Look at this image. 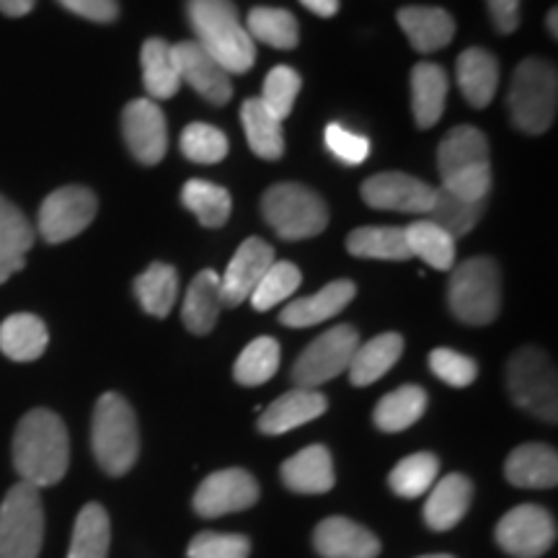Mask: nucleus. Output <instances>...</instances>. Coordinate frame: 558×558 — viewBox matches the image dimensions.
Returning a JSON list of instances; mask_svg holds the SVG:
<instances>
[{
    "mask_svg": "<svg viewBox=\"0 0 558 558\" xmlns=\"http://www.w3.org/2000/svg\"><path fill=\"white\" fill-rule=\"evenodd\" d=\"M70 442L62 418L50 409H34L13 435V465L24 484L54 486L68 473Z\"/></svg>",
    "mask_w": 558,
    "mask_h": 558,
    "instance_id": "f257e3e1",
    "label": "nucleus"
},
{
    "mask_svg": "<svg viewBox=\"0 0 558 558\" xmlns=\"http://www.w3.org/2000/svg\"><path fill=\"white\" fill-rule=\"evenodd\" d=\"M186 16L197 34V45L205 47L226 73L241 75L254 68V39L241 26L233 0H186Z\"/></svg>",
    "mask_w": 558,
    "mask_h": 558,
    "instance_id": "f03ea898",
    "label": "nucleus"
},
{
    "mask_svg": "<svg viewBox=\"0 0 558 558\" xmlns=\"http://www.w3.org/2000/svg\"><path fill=\"white\" fill-rule=\"evenodd\" d=\"M437 169L442 177V190L456 197L484 202L492 192V160L484 132L471 124L450 130L439 143Z\"/></svg>",
    "mask_w": 558,
    "mask_h": 558,
    "instance_id": "7ed1b4c3",
    "label": "nucleus"
},
{
    "mask_svg": "<svg viewBox=\"0 0 558 558\" xmlns=\"http://www.w3.org/2000/svg\"><path fill=\"white\" fill-rule=\"evenodd\" d=\"M90 448L109 476H124L140 456L137 416L120 393H104L90 418Z\"/></svg>",
    "mask_w": 558,
    "mask_h": 558,
    "instance_id": "20e7f679",
    "label": "nucleus"
},
{
    "mask_svg": "<svg viewBox=\"0 0 558 558\" xmlns=\"http://www.w3.org/2000/svg\"><path fill=\"white\" fill-rule=\"evenodd\" d=\"M509 117L514 128L527 135H543L556 120L558 107V75L546 60L527 58L512 75L507 96Z\"/></svg>",
    "mask_w": 558,
    "mask_h": 558,
    "instance_id": "39448f33",
    "label": "nucleus"
},
{
    "mask_svg": "<svg viewBox=\"0 0 558 558\" xmlns=\"http://www.w3.org/2000/svg\"><path fill=\"white\" fill-rule=\"evenodd\" d=\"M448 308L460 324L488 326L501 311V269L488 256H473L452 269Z\"/></svg>",
    "mask_w": 558,
    "mask_h": 558,
    "instance_id": "423d86ee",
    "label": "nucleus"
},
{
    "mask_svg": "<svg viewBox=\"0 0 558 558\" xmlns=\"http://www.w3.org/2000/svg\"><path fill=\"white\" fill-rule=\"evenodd\" d=\"M262 215L282 241H305L324 233L329 226V209L316 192L303 184H275L264 192Z\"/></svg>",
    "mask_w": 558,
    "mask_h": 558,
    "instance_id": "0eeeda50",
    "label": "nucleus"
},
{
    "mask_svg": "<svg viewBox=\"0 0 558 558\" xmlns=\"http://www.w3.org/2000/svg\"><path fill=\"white\" fill-rule=\"evenodd\" d=\"M507 390L522 411L556 424L558 380L556 365L538 347H522L507 362Z\"/></svg>",
    "mask_w": 558,
    "mask_h": 558,
    "instance_id": "6e6552de",
    "label": "nucleus"
},
{
    "mask_svg": "<svg viewBox=\"0 0 558 558\" xmlns=\"http://www.w3.org/2000/svg\"><path fill=\"white\" fill-rule=\"evenodd\" d=\"M45 541L39 488L16 484L0 505V558H37Z\"/></svg>",
    "mask_w": 558,
    "mask_h": 558,
    "instance_id": "1a4fd4ad",
    "label": "nucleus"
},
{
    "mask_svg": "<svg viewBox=\"0 0 558 558\" xmlns=\"http://www.w3.org/2000/svg\"><path fill=\"white\" fill-rule=\"evenodd\" d=\"M360 344V333L354 326H333V329L324 331L303 349V354L295 360V367H292V380H295L298 388L316 390L324 383L337 378V375L347 373L354 349Z\"/></svg>",
    "mask_w": 558,
    "mask_h": 558,
    "instance_id": "9d476101",
    "label": "nucleus"
},
{
    "mask_svg": "<svg viewBox=\"0 0 558 558\" xmlns=\"http://www.w3.org/2000/svg\"><path fill=\"white\" fill-rule=\"evenodd\" d=\"M497 543L514 558H541L556 543V520L538 505H520L509 509L497 525Z\"/></svg>",
    "mask_w": 558,
    "mask_h": 558,
    "instance_id": "9b49d317",
    "label": "nucleus"
},
{
    "mask_svg": "<svg viewBox=\"0 0 558 558\" xmlns=\"http://www.w3.org/2000/svg\"><path fill=\"white\" fill-rule=\"evenodd\" d=\"M96 194L86 186H62L41 202L37 230L47 243H65L83 233L96 218Z\"/></svg>",
    "mask_w": 558,
    "mask_h": 558,
    "instance_id": "f8f14e48",
    "label": "nucleus"
},
{
    "mask_svg": "<svg viewBox=\"0 0 558 558\" xmlns=\"http://www.w3.org/2000/svg\"><path fill=\"white\" fill-rule=\"evenodd\" d=\"M259 484L246 469L215 471L194 492V512L199 518H222L230 512H243L259 501Z\"/></svg>",
    "mask_w": 558,
    "mask_h": 558,
    "instance_id": "ddd939ff",
    "label": "nucleus"
},
{
    "mask_svg": "<svg viewBox=\"0 0 558 558\" xmlns=\"http://www.w3.org/2000/svg\"><path fill=\"white\" fill-rule=\"evenodd\" d=\"M122 135L135 160L156 166L169 150V124L153 99H135L122 111Z\"/></svg>",
    "mask_w": 558,
    "mask_h": 558,
    "instance_id": "4468645a",
    "label": "nucleus"
},
{
    "mask_svg": "<svg viewBox=\"0 0 558 558\" xmlns=\"http://www.w3.org/2000/svg\"><path fill=\"white\" fill-rule=\"evenodd\" d=\"M360 194L369 207L393 209V213L427 215L435 205V186L399 171L375 173L362 184Z\"/></svg>",
    "mask_w": 558,
    "mask_h": 558,
    "instance_id": "2eb2a0df",
    "label": "nucleus"
},
{
    "mask_svg": "<svg viewBox=\"0 0 558 558\" xmlns=\"http://www.w3.org/2000/svg\"><path fill=\"white\" fill-rule=\"evenodd\" d=\"M171 54L173 62H177L181 83H190L209 104L222 107V104L230 101V96H233L230 73L218 65V60L205 47L197 45V41H179V45H171Z\"/></svg>",
    "mask_w": 558,
    "mask_h": 558,
    "instance_id": "dca6fc26",
    "label": "nucleus"
},
{
    "mask_svg": "<svg viewBox=\"0 0 558 558\" xmlns=\"http://www.w3.org/2000/svg\"><path fill=\"white\" fill-rule=\"evenodd\" d=\"M275 248L262 239H246L239 246V251L230 259L226 275L220 277V292L222 305L235 308V305L246 303L254 292L259 279L267 275V269L275 264Z\"/></svg>",
    "mask_w": 558,
    "mask_h": 558,
    "instance_id": "f3484780",
    "label": "nucleus"
},
{
    "mask_svg": "<svg viewBox=\"0 0 558 558\" xmlns=\"http://www.w3.org/2000/svg\"><path fill=\"white\" fill-rule=\"evenodd\" d=\"M313 548L320 558H378L383 546L373 530L337 514L313 530Z\"/></svg>",
    "mask_w": 558,
    "mask_h": 558,
    "instance_id": "a211bd4d",
    "label": "nucleus"
},
{
    "mask_svg": "<svg viewBox=\"0 0 558 558\" xmlns=\"http://www.w3.org/2000/svg\"><path fill=\"white\" fill-rule=\"evenodd\" d=\"M354 295H357L354 282H349V279H333L324 290H318L316 295L292 300V303L284 305L279 311V324H284L288 329H311V326L339 316L352 303Z\"/></svg>",
    "mask_w": 558,
    "mask_h": 558,
    "instance_id": "6ab92c4d",
    "label": "nucleus"
},
{
    "mask_svg": "<svg viewBox=\"0 0 558 558\" xmlns=\"http://www.w3.org/2000/svg\"><path fill=\"white\" fill-rule=\"evenodd\" d=\"M326 409H329V401H326V396L320 390H288V393L279 396L277 401H271L262 411L259 432H264V435H284V432H292L313 422V418L324 416Z\"/></svg>",
    "mask_w": 558,
    "mask_h": 558,
    "instance_id": "aec40b11",
    "label": "nucleus"
},
{
    "mask_svg": "<svg viewBox=\"0 0 558 558\" xmlns=\"http://www.w3.org/2000/svg\"><path fill=\"white\" fill-rule=\"evenodd\" d=\"M427 494L429 497L424 501V522L435 533H445V530H452L469 514L473 484L463 473H448L445 478L435 481V486Z\"/></svg>",
    "mask_w": 558,
    "mask_h": 558,
    "instance_id": "412c9836",
    "label": "nucleus"
},
{
    "mask_svg": "<svg viewBox=\"0 0 558 558\" xmlns=\"http://www.w3.org/2000/svg\"><path fill=\"white\" fill-rule=\"evenodd\" d=\"M279 476H282V484L295 494H326L337 484L333 458L324 445H311V448L284 460Z\"/></svg>",
    "mask_w": 558,
    "mask_h": 558,
    "instance_id": "4be33fe9",
    "label": "nucleus"
},
{
    "mask_svg": "<svg viewBox=\"0 0 558 558\" xmlns=\"http://www.w3.org/2000/svg\"><path fill=\"white\" fill-rule=\"evenodd\" d=\"M505 476L520 488H554L558 484V456L550 445L527 442L509 452Z\"/></svg>",
    "mask_w": 558,
    "mask_h": 558,
    "instance_id": "5701e85b",
    "label": "nucleus"
},
{
    "mask_svg": "<svg viewBox=\"0 0 558 558\" xmlns=\"http://www.w3.org/2000/svg\"><path fill=\"white\" fill-rule=\"evenodd\" d=\"M399 24L411 47L418 52H437L448 47L456 34V21L448 11L429 9V5H409L399 11Z\"/></svg>",
    "mask_w": 558,
    "mask_h": 558,
    "instance_id": "b1692460",
    "label": "nucleus"
},
{
    "mask_svg": "<svg viewBox=\"0 0 558 558\" xmlns=\"http://www.w3.org/2000/svg\"><path fill=\"white\" fill-rule=\"evenodd\" d=\"M222 311V292H220V277L218 271L202 269L197 277L192 279L190 290H186L184 305H181V320L192 333L205 337L215 329Z\"/></svg>",
    "mask_w": 558,
    "mask_h": 558,
    "instance_id": "393cba45",
    "label": "nucleus"
},
{
    "mask_svg": "<svg viewBox=\"0 0 558 558\" xmlns=\"http://www.w3.org/2000/svg\"><path fill=\"white\" fill-rule=\"evenodd\" d=\"M403 354V337L401 333H380V337L365 341L354 349L352 362H349V380L352 386L365 388L380 380L383 375L390 373V367L401 360Z\"/></svg>",
    "mask_w": 558,
    "mask_h": 558,
    "instance_id": "a878e982",
    "label": "nucleus"
},
{
    "mask_svg": "<svg viewBox=\"0 0 558 558\" xmlns=\"http://www.w3.org/2000/svg\"><path fill=\"white\" fill-rule=\"evenodd\" d=\"M458 86L473 109H484L494 101L499 88V62L492 52L471 47L458 58Z\"/></svg>",
    "mask_w": 558,
    "mask_h": 558,
    "instance_id": "bb28decb",
    "label": "nucleus"
},
{
    "mask_svg": "<svg viewBox=\"0 0 558 558\" xmlns=\"http://www.w3.org/2000/svg\"><path fill=\"white\" fill-rule=\"evenodd\" d=\"M448 104V75L435 62H418L411 70V107L422 130L435 128Z\"/></svg>",
    "mask_w": 558,
    "mask_h": 558,
    "instance_id": "cd10ccee",
    "label": "nucleus"
},
{
    "mask_svg": "<svg viewBox=\"0 0 558 558\" xmlns=\"http://www.w3.org/2000/svg\"><path fill=\"white\" fill-rule=\"evenodd\" d=\"M47 344H50V333L39 316L16 313L0 324V352L13 362L39 360Z\"/></svg>",
    "mask_w": 558,
    "mask_h": 558,
    "instance_id": "c85d7f7f",
    "label": "nucleus"
},
{
    "mask_svg": "<svg viewBox=\"0 0 558 558\" xmlns=\"http://www.w3.org/2000/svg\"><path fill=\"white\" fill-rule=\"evenodd\" d=\"M241 122L246 130V140L251 150L264 160H277L284 153V130L282 122L264 107L259 96L246 99L241 107Z\"/></svg>",
    "mask_w": 558,
    "mask_h": 558,
    "instance_id": "c756f323",
    "label": "nucleus"
},
{
    "mask_svg": "<svg viewBox=\"0 0 558 558\" xmlns=\"http://www.w3.org/2000/svg\"><path fill=\"white\" fill-rule=\"evenodd\" d=\"M140 62H143L145 90L153 96V101L171 99V96L179 94L181 78L177 62H173L169 41L158 37L145 41L143 52H140Z\"/></svg>",
    "mask_w": 558,
    "mask_h": 558,
    "instance_id": "7c9ffc66",
    "label": "nucleus"
},
{
    "mask_svg": "<svg viewBox=\"0 0 558 558\" xmlns=\"http://www.w3.org/2000/svg\"><path fill=\"white\" fill-rule=\"evenodd\" d=\"M427 411V393L418 386H401L383 396L375 407V427L380 432H403L414 427L418 418Z\"/></svg>",
    "mask_w": 558,
    "mask_h": 558,
    "instance_id": "2f4dec72",
    "label": "nucleus"
},
{
    "mask_svg": "<svg viewBox=\"0 0 558 558\" xmlns=\"http://www.w3.org/2000/svg\"><path fill=\"white\" fill-rule=\"evenodd\" d=\"M111 546V522L107 509L90 501L78 512L70 538L68 558H107Z\"/></svg>",
    "mask_w": 558,
    "mask_h": 558,
    "instance_id": "473e14b6",
    "label": "nucleus"
},
{
    "mask_svg": "<svg viewBox=\"0 0 558 558\" xmlns=\"http://www.w3.org/2000/svg\"><path fill=\"white\" fill-rule=\"evenodd\" d=\"M135 295L145 313L156 318H166L179 295V271L166 262H153L135 279Z\"/></svg>",
    "mask_w": 558,
    "mask_h": 558,
    "instance_id": "72a5a7b5",
    "label": "nucleus"
},
{
    "mask_svg": "<svg viewBox=\"0 0 558 558\" xmlns=\"http://www.w3.org/2000/svg\"><path fill=\"white\" fill-rule=\"evenodd\" d=\"M347 251L352 256H360V259H380V262L411 259L403 228H390V226L357 228L354 233H349Z\"/></svg>",
    "mask_w": 558,
    "mask_h": 558,
    "instance_id": "f704fd0d",
    "label": "nucleus"
},
{
    "mask_svg": "<svg viewBox=\"0 0 558 558\" xmlns=\"http://www.w3.org/2000/svg\"><path fill=\"white\" fill-rule=\"evenodd\" d=\"M409 254L429 264L432 269L448 271L456 264V239L429 220H416L403 228Z\"/></svg>",
    "mask_w": 558,
    "mask_h": 558,
    "instance_id": "c9c22d12",
    "label": "nucleus"
},
{
    "mask_svg": "<svg viewBox=\"0 0 558 558\" xmlns=\"http://www.w3.org/2000/svg\"><path fill=\"white\" fill-rule=\"evenodd\" d=\"M486 202H471L463 197H456L448 190H435V205L424 218L429 222H435L437 228H442L450 239H463L469 235L473 228L478 226L481 215H484Z\"/></svg>",
    "mask_w": 558,
    "mask_h": 558,
    "instance_id": "e433bc0d",
    "label": "nucleus"
},
{
    "mask_svg": "<svg viewBox=\"0 0 558 558\" xmlns=\"http://www.w3.org/2000/svg\"><path fill=\"white\" fill-rule=\"evenodd\" d=\"M181 202L197 215V220L205 228H222L230 218V209H233V199H230L226 186L205 179L186 181L184 190H181Z\"/></svg>",
    "mask_w": 558,
    "mask_h": 558,
    "instance_id": "4c0bfd02",
    "label": "nucleus"
},
{
    "mask_svg": "<svg viewBox=\"0 0 558 558\" xmlns=\"http://www.w3.org/2000/svg\"><path fill=\"white\" fill-rule=\"evenodd\" d=\"M439 476V458L435 452H414V456L403 458L390 471L388 486L396 497L401 499H418L435 486Z\"/></svg>",
    "mask_w": 558,
    "mask_h": 558,
    "instance_id": "58836bf2",
    "label": "nucleus"
},
{
    "mask_svg": "<svg viewBox=\"0 0 558 558\" xmlns=\"http://www.w3.org/2000/svg\"><path fill=\"white\" fill-rule=\"evenodd\" d=\"M279 360H282V349L271 337H259L243 349L233 365V378L241 383V386L254 388L264 386V383L271 380L279 369Z\"/></svg>",
    "mask_w": 558,
    "mask_h": 558,
    "instance_id": "ea45409f",
    "label": "nucleus"
},
{
    "mask_svg": "<svg viewBox=\"0 0 558 558\" xmlns=\"http://www.w3.org/2000/svg\"><path fill=\"white\" fill-rule=\"evenodd\" d=\"M246 32L251 39H259L275 50H292L300 39L298 21L284 9H254L248 13Z\"/></svg>",
    "mask_w": 558,
    "mask_h": 558,
    "instance_id": "a19ab883",
    "label": "nucleus"
},
{
    "mask_svg": "<svg viewBox=\"0 0 558 558\" xmlns=\"http://www.w3.org/2000/svg\"><path fill=\"white\" fill-rule=\"evenodd\" d=\"M303 275L292 262H275L267 269V275L259 279L254 292H251L248 303L254 305V311H269L275 305L284 303L292 298V292L300 288Z\"/></svg>",
    "mask_w": 558,
    "mask_h": 558,
    "instance_id": "79ce46f5",
    "label": "nucleus"
},
{
    "mask_svg": "<svg viewBox=\"0 0 558 558\" xmlns=\"http://www.w3.org/2000/svg\"><path fill=\"white\" fill-rule=\"evenodd\" d=\"M179 148L184 153V158L192 160V163L213 166V163H220V160L228 156L230 145H228L226 132L213 128V124L194 122L181 132Z\"/></svg>",
    "mask_w": 558,
    "mask_h": 558,
    "instance_id": "37998d69",
    "label": "nucleus"
},
{
    "mask_svg": "<svg viewBox=\"0 0 558 558\" xmlns=\"http://www.w3.org/2000/svg\"><path fill=\"white\" fill-rule=\"evenodd\" d=\"M300 86H303V81H300L298 70H292L288 65H277L269 70L259 99L264 107H267L271 114L282 122L284 117H290L292 107H295Z\"/></svg>",
    "mask_w": 558,
    "mask_h": 558,
    "instance_id": "c03bdc74",
    "label": "nucleus"
},
{
    "mask_svg": "<svg viewBox=\"0 0 558 558\" xmlns=\"http://www.w3.org/2000/svg\"><path fill=\"white\" fill-rule=\"evenodd\" d=\"M190 558H248L251 541L241 533H197L186 548Z\"/></svg>",
    "mask_w": 558,
    "mask_h": 558,
    "instance_id": "a18cd8bd",
    "label": "nucleus"
},
{
    "mask_svg": "<svg viewBox=\"0 0 558 558\" xmlns=\"http://www.w3.org/2000/svg\"><path fill=\"white\" fill-rule=\"evenodd\" d=\"M429 369L439 380L448 383L452 388H465L478 378L476 360L465 357V354L456 352V349L439 347L429 354Z\"/></svg>",
    "mask_w": 558,
    "mask_h": 558,
    "instance_id": "49530a36",
    "label": "nucleus"
},
{
    "mask_svg": "<svg viewBox=\"0 0 558 558\" xmlns=\"http://www.w3.org/2000/svg\"><path fill=\"white\" fill-rule=\"evenodd\" d=\"M34 246V228L26 215L0 194V251L26 254Z\"/></svg>",
    "mask_w": 558,
    "mask_h": 558,
    "instance_id": "de8ad7c7",
    "label": "nucleus"
},
{
    "mask_svg": "<svg viewBox=\"0 0 558 558\" xmlns=\"http://www.w3.org/2000/svg\"><path fill=\"white\" fill-rule=\"evenodd\" d=\"M324 143L329 153L344 166H360L365 163L369 156V140L365 135H357V132L347 130L344 124L333 122L326 128Z\"/></svg>",
    "mask_w": 558,
    "mask_h": 558,
    "instance_id": "09e8293b",
    "label": "nucleus"
},
{
    "mask_svg": "<svg viewBox=\"0 0 558 558\" xmlns=\"http://www.w3.org/2000/svg\"><path fill=\"white\" fill-rule=\"evenodd\" d=\"M60 5L75 13V16L96 21V24H109V21L120 16L117 0H60Z\"/></svg>",
    "mask_w": 558,
    "mask_h": 558,
    "instance_id": "8fccbe9b",
    "label": "nucleus"
},
{
    "mask_svg": "<svg viewBox=\"0 0 558 558\" xmlns=\"http://www.w3.org/2000/svg\"><path fill=\"white\" fill-rule=\"evenodd\" d=\"M488 13H492L494 26L501 34H512L520 26V5L522 0H486Z\"/></svg>",
    "mask_w": 558,
    "mask_h": 558,
    "instance_id": "3c124183",
    "label": "nucleus"
},
{
    "mask_svg": "<svg viewBox=\"0 0 558 558\" xmlns=\"http://www.w3.org/2000/svg\"><path fill=\"white\" fill-rule=\"evenodd\" d=\"M26 254H16V251H0V284L11 279L16 271L24 269Z\"/></svg>",
    "mask_w": 558,
    "mask_h": 558,
    "instance_id": "603ef678",
    "label": "nucleus"
},
{
    "mask_svg": "<svg viewBox=\"0 0 558 558\" xmlns=\"http://www.w3.org/2000/svg\"><path fill=\"white\" fill-rule=\"evenodd\" d=\"M34 3H37V0H0V13L11 19L26 16V13H32Z\"/></svg>",
    "mask_w": 558,
    "mask_h": 558,
    "instance_id": "864d4df0",
    "label": "nucleus"
},
{
    "mask_svg": "<svg viewBox=\"0 0 558 558\" xmlns=\"http://www.w3.org/2000/svg\"><path fill=\"white\" fill-rule=\"evenodd\" d=\"M311 13H316L320 19H331L339 11V0H300Z\"/></svg>",
    "mask_w": 558,
    "mask_h": 558,
    "instance_id": "5fc2aeb1",
    "label": "nucleus"
},
{
    "mask_svg": "<svg viewBox=\"0 0 558 558\" xmlns=\"http://www.w3.org/2000/svg\"><path fill=\"white\" fill-rule=\"evenodd\" d=\"M556 13H558L556 9H550V11H548V19H546V24H548V29H550V37H554V39L558 37V26H556Z\"/></svg>",
    "mask_w": 558,
    "mask_h": 558,
    "instance_id": "6e6d98bb",
    "label": "nucleus"
},
{
    "mask_svg": "<svg viewBox=\"0 0 558 558\" xmlns=\"http://www.w3.org/2000/svg\"><path fill=\"white\" fill-rule=\"evenodd\" d=\"M416 558H456V556H450V554H427V556H416Z\"/></svg>",
    "mask_w": 558,
    "mask_h": 558,
    "instance_id": "4d7b16f0",
    "label": "nucleus"
}]
</instances>
